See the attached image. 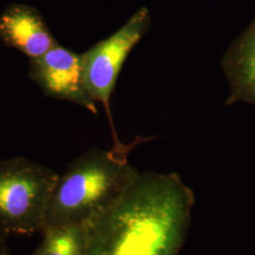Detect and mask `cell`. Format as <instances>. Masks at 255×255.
<instances>
[{"label":"cell","instance_id":"1","mask_svg":"<svg viewBox=\"0 0 255 255\" xmlns=\"http://www.w3.org/2000/svg\"><path fill=\"white\" fill-rule=\"evenodd\" d=\"M195 196L177 173L135 170L82 226L83 255H179Z\"/></svg>","mask_w":255,"mask_h":255},{"label":"cell","instance_id":"2","mask_svg":"<svg viewBox=\"0 0 255 255\" xmlns=\"http://www.w3.org/2000/svg\"><path fill=\"white\" fill-rule=\"evenodd\" d=\"M139 142L90 148L68 164L55 186L45 228L82 225L113 201L136 170L128 156Z\"/></svg>","mask_w":255,"mask_h":255},{"label":"cell","instance_id":"3","mask_svg":"<svg viewBox=\"0 0 255 255\" xmlns=\"http://www.w3.org/2000/svg\"><path fill=\"white\" fill-rule=\"evenodd\" d=\"M60 175L24 157L0 161V235L43 232Z\"/></svg>","mask_w":255,"mask_h":255},{"label":"cell","instance_id":"4","mask_svg":"<svg viewBox=\"0 0 255 255\" xmlns=\"http://www.w3.org/2000/svg\"><path fill=\"white\" fill-rule=\"evenodd\" d=\"M150 23L149 10L142 7L115 33L82 54L87 89L93 100L101 102L104 107L113 131L114 144L121 142L117 134L111 112V97L128 56L146 35Z\"/></svg>","mask_w":255,"mask_h":255},{"label":"cell","instance_id":"5","mask_svg":"<svg viewBox=\"0 0 255 255\" xmlns=\"http://www.w3.org/2000/svg\"><path fill=\"white\" fill-rule=\"evenodd\" d=\"M28 77L47 97L78 104L93 115L99 114L85 83L82 55L57 44L46 54L29 60Z\"/></svg>","mask_w":255,"mask_h":255},{"label":"cell","instance_id":"6","mask_svg":"<svg viewBox=\"0 0 255 255\" xmlns=\"http://www.w3.org/2000/svg\"><path fill=\"white\" fill-rule=\"evenodd\" d=\"M0 40L29 60L46 54L59 44L40 12L23 4H11L1 13Z\"/></svg>","mask_w":255,"mask_h":255},{"label":"cell","instance_id":"7","mask_svg":"<svg viewBox=\"0 0 255 255\" xmlns=\"http://www.w3.org/2000/svg\"><path fill=\"white\" fill-rule=\"evenodd\" d=\"M222 67L231 86L227 104L245 101L255 105V20L229 48Z\"/></svg>","mask_w":255,"mask_h":255},{"label":"cell","instance_id":"8","mask_svg":"<svg viewBox=\"0 0 255 255\" xmlns=\"http://www.w3.org/2000/svg\"><path fill=\"white\" fill-rule=\"evenodd\" d=\"M42 233L43 241L31 255H83L82 225L50 226L44 229Z\"/></svg>","mask_w":255,"mask_h":255},{"label":"cell","instance_id":"9","mask_svg":"<svg viewBox=\"0 0 255 255\" xmlns=\"http://www.w3.org/2000/svg\"><path fill=\"white\" fill-rule=\"evenodd\" d=\"M6 237H0V255H10L9 249L6 243Z\"/></svg>","mask_w":255,"mask_h":255},{"label":"cell","instance_id":"10","mask_svg":"<svg viewBox=\"0 0 255 255\" xmlns=\"http://www.w3.org/2000/svg\"><path fill=\"white\" fill-rule=\"evenodd\" d=\"M3 237V236H1V235H0V237Z\"/></svg>","mask_w":255,"mask_h":255}]
</instances>
